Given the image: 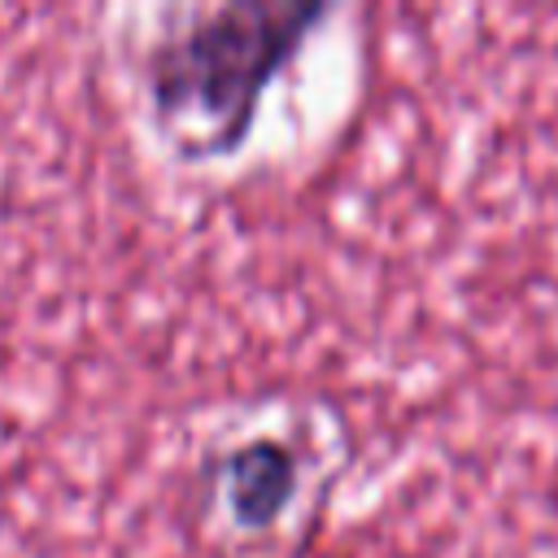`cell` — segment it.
I'll return each instance as SVG.
<instances>
[{"label":"cell","mask_w":558,"mask_h":558,"mask_svg":"<svg viewBox=\"0 0 558 558\" xmlns=\"http://www.w3.org/2000/svg\"><path fill=\"white\" fill-rule=\"evenodd\" d=\"M327 13L323 0H227L170 13L144 57L157 135L183 161L231 157L248 144L266 87Z\"/></svg>","instance_id":"6da1fadb"},{"label":"cell","mask_w":558,"mask_h":558,"mask_svg":"<svg viewBox=\"0 0 558 558\" xmlns=\"http://www.w3.org/2000/svg\"><path fill=\"white\" fill-rule=\"evenodd\" d=\"M296 480H301V462H296L292 445H283L275 436H253V440L227 449V458L218 462L222 506L248 532L270 527L288 510V501L296 497Z\"/></svg>","instance_id":"7a4b0ae2"}]
</instances>
